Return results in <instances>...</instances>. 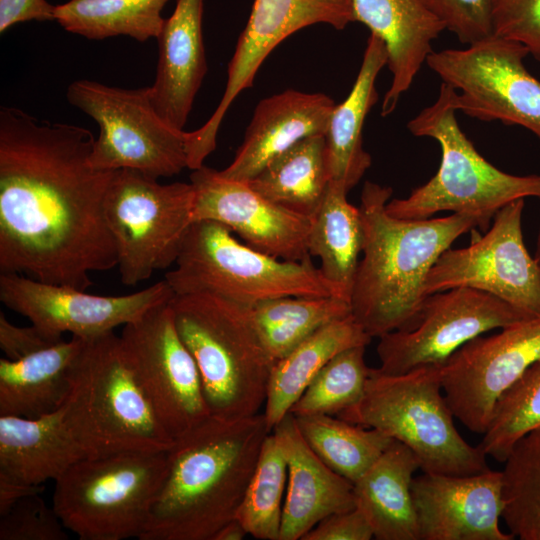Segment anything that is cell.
I'll return each mask as SVG.
<instances>
[{"mask_svg": "<svg viewBox=\"0 0 540 540\" xmlns=\"http://www.w3.org/2000/svg\"><path fill=\"white\" fill-rule=\"evenodd\" d=\"M85 455L63 419L62 407L26 418L0 416V475L26 484L56 481Z\"/></svg>", "mask_w": 540, "mask_h": 540, "instance_id": "d4e9b609", "label": "cell"}, {"mask_svg": "<svg viewBox=\"0 0 540 540\" xmlns=\"http://www.w3.org/2000/svg\"><path fill=\"white\" fill-rule=\"evenodd\" d=\"M66 97L99 127L89 156L93 168L133 169L157 179L187 168L185 131L159 116L149 87L123 89L77 80L68 86Z\"/></svg>", "mask_w": 540, "mask_h": 540, "instance_id": "8fae6325", "label": "cell"}, {"mask_svg": "<svg viewBox=\"0 0 540 540\" xmlns=\"http://www.w3.org/2000/svg\"><path fill=\"white\" fill-rule=\"evenodd\" d=\"M371 526L357 507L331 514L309 530L301 540H370Z\"/></svg>", "mask_w": 540, "mask_h": 540, "instance_id": "b9f144b4", "label": "cell"}, {"mask_svg": "<svg viewBox=\"0 0 540 540\" xmlns=\"http://www.w3.org/2000/svg\"><path fill=\"white\" fill-rule=\"evenodd\" d=\"M287 476L286 459L271 432L236 515L248 535L260 540L280 539Z\"/></svg>", "mask_w": 540, "mask_h": 540, "instance_id": "d590c367", "label": "cell"}, {"mask_svg": "<svg viewBox=\"0 0 540 540\" xmlns=\"http://www.w3.org/2000/svg\"><path fill=\"white\" fill-rule=\"evenodd\" d=\"M420 469L413 451L392 440L375 462L353 483L356 507L378 540H419L411 485Z\"/></svg>", "mask_w": 540, "mask_h": 540, "instance_id": "4316f807", "label": "cell"}, {"mask_svg": "<svg viewBox=\"0 0 540 540\" xmlns=\"http://www.w3.org/2000/svg\"><path fill=\"white\" fill-rule=\"evenodd\" d=\"M493 34L524 45L540 61V0H493Z\"/></svg>", "mask_w": 540, "mask_h": 540, "instance_id": "ab89813d", "label": "cell"}, {"mask_svg": "<svg viewBox=\"0 0 540 540\" xmlns=\"http://www.w3.org/2000/svg\"><path fill=\"white\" fill-rule=\"evenodd\" d=\"M55 6L46 0H0V33L27 21H52Z\"/></svg>", "mask_w": 540, "mask_h": 540, "instance_id": "ee69618b", "label": "cell"}, {"mask_svg": "<svg viewBox=\"0 0 540 540\" xmlns=\"http://www.w3.org/2000/svg\"><path fill=\"white\" fill-rule=\"evenodd\" d=\"M164 279L175 295L206 293L245 306L282 296H336L311 259L296 262L267 255L211 220L193 222L174 269Z\"/></svg>", "mask_w": 540, "mask_h": 540, "instance_id": "ba28073f", "label": "cell"}, {"mask_svg": "<svg viewBox=\"0 0 540 540\" xmlns=\"http://www.w3.org/2000/svg\"><path fill=\"white\" fill-rule=\"evenodd\" d=\"M524 200L503 207L488 231L466 247L444 251L425 281V294L469 287L494 295L529 317L540 315V268L524 244Z\"/></svg>", "mask_w": 540, "mask_h": 540, "instance_id": "9a60e30c", "label": "cell"}, {"mask_svg": "<svg viewBox=\"0 0 540 540\" xmlns=\"http://www.w3.org/2000/svg\"><path fill=\"white\" fill-rule=\"evenodd\" d=\"M167 470L168 450L85 457L55 481L52 506L80 540H140Z\"/></svg>", "mask_w": 540, "mask_h": 540, "instance_id": "9c48e42d", "label": "cell"}, {"mask_svg": "<svg viewBox=\"0 0 540 540\" xmlns=\"http://www.w3.org/2000/svg\"><path fill=\"white\" fill-rule=\"evenodd\" d=\"M43 490V485H26L0 475V515L6 513L20 499L41 494Z\"/></svg>", "mask_w": 540, "mask_h": 540, "instance_id": "f6af8a7d", "label": "cell"}, {"mask_svg": "<svg viewBox=\"0 0 540 540\" xmlns=\"http://www.w3.org/2000/svg\"><path fill=\"white\" fill-rule=\"evenodd\" d=\"M534 258L540 268V227H539L537 240H536V249H535Z\"/></svg>", "mask_w": 540, "mask_h": 540, "instance_id": "7dc6e473", "label": "cell"}, {"mask_svg": "<svg viewBox=\"0 0 540 540\" xmlns=\"http://www.w3.org/2000/svg\"><path fill=\"white\" fill-rule=\"evenodd\" d=\"M540 427V359L497 400L479 445L487 456L504 462L515 443Z\"/></svg>", "mask_w": 540, "mask_h": 540, "instance_id": "74e56055", "label": "cell"}, {"mask_svg": "<svg viewBox=\"0 0 540 540\" xmlns=\"http://www.w3.org/2000/svg\"><path fill=\"white\" fill-rule=\"evenodd\" d=\"M41 494L20 499L0 515V540H67L66 527Z\"/></svg>", "mask_w": 540, "mask_h": 540, "instance_id": "f35d334b", "label": "cell"}, {"mask_svg": "<svg viewBox=\"0 0 540 540\" xmlns=\"http://www.w3.org/2000/svg\"><path fill=\"white\" fill-rule=\"evenodd\" d=\"M190 183L194 189V222H219L250 247L282 260L311 259L307 242L312 218L285 209L247 182L226 178L204 165L192 170Z\"/></svg>", "mask_w": 540, "mask_h": 540, "instance_id": "d6986e66", "label": "cell"}, {"mask_svg": "<svg viewBox=\"0 0 540 540\" xmlns=\"http://www.w3.org/2000/svg\"><path fill=\"white\" fill-rule=\"evenodd\" d=\"M502 473V519L521 540H540V427L513 446Z\"/></svg>", "mask_w": 540, "mask_h": 540, "instance_id": "e575fe53", "label": "cell"}, {"mask_svg": "<svg viewBox=\"0 0 540 540\" xmlns=\"http://www.w3.org/2000/svg\"><path fill=\"white\" fill-rule=\"evenodd\" d=\"M271 432L263 413L210 416L176 439L140 540H213L236 518Z\"/></svg>", "mask_w": 540, "mask_h": 540, "instance_id": "7a4b0ae2", "label": "cell"}, {"mask_svg": "<svg viewBox=\"0 0 540 540\" xmlns=\"http://www.w3.org/2000/svg\"><path fill=\"white\" fill-rule=\"evenodd\" d=\"M366 346H355L335 355L313 378L292 405L294 416L333 415L355 405L363 396L370 368Z\"/></svg>", "mask_w": 540, "mask_h": 540, "instance_id": "8d00e7d4", "label": "cell"}, {"mask_svg": "<svg viewBox=\"0 0 540 540\" xmlns=\"http://www.w3.org/2000/svg\"><path fill=\"white\" fill-rule=\"evenodd\" d=\"M455 97L456 91L442 82L436 100L408 122L414 136L438 142L441 162L431 179L408 197L389 200L386 210L400 219H425L450 211L472 218L484 229L507 204L540 199V175H513L488 162L461 130Z\"/></svg>", "mask_w": 540, "mask_h": 540, "instance_id": "5b68a950", "label": "cell"}, {"mask_svg": "<svg viewBox=\"0 0 540 540\" xmlns=\"http://www.w3.org/2000/svg\"><path fill=\"white\" fill-rule=\"evenodd\" d=\"M354 21L351 0H255L228 64L226 88L219 105L205 124L186 132L188 164L198 168L214 151L225 113L240 92L253 85L258 69L276 46L314 24L342 30Z\"/></svg>", "mask_w": 540, "mask_h": 540, "instance_id": "e0dca14e", "label": "cell"}, {"mask_svg": "<svg viewBox=\"0 0 540 540\" xmlns=\"http://www.w3.org/2000/svg\"><path fill=\"white\" fill-rule=\"evenodd\" d=\"M392 188L366 181L359 206L362 258L350 298L354 319L373 337L407 327L426 298L424 285L439 256L477 226L464 215L425 219L391 216Z\"/></svg>", "mask_w": 540, "mask_h": 540, "instance_id": "3957f363", "label": "cell"}, {"mask_svg": "<svg viewBox=\"0 0 540 540\" xmlns=\"http://www.w3.org/2000/svg\"><path fill=\"white\" fill-rule=\"evenodd\" d=\"M62 410L85 457L167 451L175 443L158 421L114 331L83 339Z\"/></svg>", "mask_w": 540, "mask_h": 540, "instance_id": "277c9868", "label": "cell"}, {"mask_svg": "<svg viewBox=\"0 0 540 540\" xmlns=\"http://www.w3.org/2000/svg\"><path fill=\"white\" fill-rule=\"evenodd\" d=\"M248 535L242 523L234 518L226 523L214 536L213 540H242Z\"/></svg>", "mask_w": 540, "mask_h": 540, "instance_id": "bcb514c9", "label": "cell"}, {"mask_svg": "<svg viewBox=\"0 0 540 540\" xmlns=\"http://www.w3.org/2000/svg\"><path fill=\"white\" fill-rule=\"evenodd\" d=\"M83 338L72 336L19 360L0 359V416L37 418L59 410Z\"/></svg>", "mask_w": 540, "mask_h": 540, "instance_id": "83f0119b", "label": "cell"}, {"mask_svg": "<svg viewBox=\"0 0 540 540\" xmlns=\"http://www.w3.org/2000/svg\"><path fill=\"white\" fill-rule=\"evenodd\" d=\"M169 305L197 364L210 416L232 420L259 414L275 361L248 306L206 293L175 295Z\"/></svg>", "mask_w": 540, "mask_h": 540, "instance_id": "8992f818", "label": "cell"}, {"mask_svg": "<svg viewBox=\"0 0 540 540\" xmlns=\"http://www.w3.org/2000/svg\"><path fill=\"white\" fill-rule=\"evenodd\" d=\"M252 324L276 362L324 326L352 315L348 301L336 296H282L248 306Z\"/></svg>", "mask_w": 540, "mask_h": 540, "instance_id": "1f68e13d", "label": "cell"}, {"mask_svg": "<svg viewBox=\"0 0 540 540\" xmlns=\"http://www.w3.org/2000/svg\"><path fill=\"white\" fill-rule=\"evenodd\" d=\"M540 359V315L480 335L441 365L444 396L454 417L484 434L495 404Z\"/></svg>", "mask_w": 540, "mask_h": 540, "instance_id": "2e32d148", "label": "cell"}, {"mask_svg": "<svg viewBox=\"0 0 540 540\" xmlns=\"http://www.w3.org/2000/svg\"><path fill=\"white\" fill-rule=\"evenodd\" d=\"M337 417L403 443L425 473L467 476L490 469L481 447L467 443L455 427L441 365L397 375L370 368L362 398Z\"/></svg>", "mask_w": 540, "mask_h": 540, "instance_id": "52a82bcc", "label": "cell"}, {"mask_svg": "<svg viewBox=\"0 0 540 540\" xmlns=\"http://www.w3.org/2000/svg\"><path fill=\"white\" fill-rule=\"evenodd\" d=\"M169 0H69L56 5L55 20L68 32L101 40L129 36L139 42L159 36Z\"/></svg>", "mask_w": 540, "mask_h": 540, "instance_id": "d6a6232c", "label": "cell"}, {"mask_svg": "<svg viewBox=\"0 0 540 540\" xmlns=\"http://www.w3.org/2000/svg\"><path fill=\"white\" fill-rule=\"evenodd\" d=\"M355 21L378 36L387 50L392 79L381 115L391 114L446 29L428 0H351Z\"/></svg>", "mask_w": 540, "mask_h": 540, "instance_id": "603a6c76", "label": "cell"}, {"mask_svg": "<svg viewBox=\"0 0 540 540\" xmlns=\"http://www.w3.org/2000/svg\"><path fill=\"white\" fill-rule=\"evenodd\" d=\"M62 339L46 333L34 324L16 326L0 312V348L9 360H19Z\"/></svg>", "mask_w": 540, "mask_h": 540, "instance_id": "7bdbcfd3", "label": "cell"}, {"mask_svg": "<svg viewBox=\"0 0 540 540\" xmlns=\"http://www.w3.org/2000/svg\"><path fill=\"white\" fill-rule=\"evenodd\" d=\"M446 29L463 44L493 35V0H428Z\"/></svg>", "mask_w": 540, "mask_h": 540, "instance_id": "60d3db41", "label": "cell"}, {"mask_svg": "<svg viewBox=\"0 0 540 540\" xmlns=\"http://www.w3.org/2000/svg\"><path fill=\"white\" fill-rule=\"evenodd\" d=\"M193 207L191 183L160 184L137 170L114 171L104 209L124 285L135 286L175 264L194 222Z\"/></svg>", "mask_w": 540, "mask_h": 540, "instance_id": "30bf717a", "label": "cell"}, {"mask_svg": "<svg viewBox=\"0 0 540 540\" xmlns=\"http://www.w3.org/2000/svg\"><path fill=\"white\" fill-rule=\"evenodd\" d=\"M120 338L139 386L173 440L210 417L197 364L178 334L169 302L124 325Z\"/></svg>", "mask_w": 540, "mask_h": 540, "instance_id": "4fadbf2b", "label": "cell"}, {"mask_svg": "<svg viewBox=\"0 0 540 540\" xmlns=\"http://www.w3.org/2000/svg\"><path fill=\"white\" fill-rule=\"evenodd\" d=\"M202 14L203 0H176L157 37L159 59L149 86L152 104L169 126L181 131L207 71Z\"/></svg>", "mask_w": 540, "mask_h": 540, "instance_id": "cb8c5ba5", "label": "cell"}, {"mask_svg": "<svg viewBox=\"0 0 540 540\" xmlns=\"http://www.w3.org/2000/svg\"><path fill=\"white\" fill-rule=\"evenodd\" d=\"M303 438L333 471L354 483L392 442L384 433L333 415L295 416Z\"/></svg>", "mask_w": 540, "mask_h": 540, "instance_id": "836d02e7", "label": "cell"}, {"mask_svg": "<svg viewBox=\"0 0 540 540\" xmlns=\"http://www.w3.org/2000/svg\"><path fill=\"white\" fill-rule=\"evenodd\" d=\"M528 54L493 34L463 49L433 51L426 64L456 91L459 112L522 126L540 139V81L524 65Z\"/></svg>", "mask_w": 540, "mask_h": 540, "instance_id": "7c38bea8", "label": "cell"}, {"mask_svg": "<svg viewBox=\"0 0 540 540\" xmlns=\"http://www.w3.org/2000/svg\"><path fill=\"white\" fill-rule=\"evenodd\" d=\"M387 60L385 44L370 34L352 89L333 109L324 134L329 182L347 192L361 180L372 162L363 148L362 132L369 111L378 101L376 79Z\"/></svg>", "mask_w": 540, "mask_h": 540, "instance_id": "484cf974", "label": "cell"}, {"mask_svg": "<svg viewBox=\"0 0 540 540\" xmlns=\"http://www.w3.org/2000/svg\"><path fill=\"white\" fill-rule=\"evenodd\" d=\"M335 102L323 93L285 90L256 106L233 161L220 173L248 182L271 160L299 141L324 135Z\"/></svg>", "mask_w": 540, "mask_h": 540, "instance_id": "7402d4cb", "label": "cell"}, {"mask_svg": "<svg viewBox=\"0 0 540 540\" xmlns=\"http://www.w3.org/2000/svg\"><path fill=\"white\" fill-rule=\"evenodd\" d=\"M526 318L504 300L469 287L429 294L411 324L379 337L378 369L397 375L442 365L470 340Z\"/></svg>", "mask_w": 540, "mask_h": 540, "instance_id": "5bb4252c", "label": "cell"}, {"mask_svg": "<svg viewBox=\"0 0 540 540\" xmlns=\"http://www.w3.org/2000/svg\"><path fill=\"white\" fill-rule=\"evenodd\" d=\"M174 296L165 279L132 294L102 296L23 274L0 275L1 302L58 338L66 332L88 339L114 331L151 308L170 302Z\"/></svg>", "mask_w": 540, "mask_h": 540, "instance_id": "ac0fdd59", "label": "cell"}, {"mask_svg": "<svg viewBox=\"0 0 540 540\" xmlns=\"http://www.w3.org/2000/svg\"><path fill=\"white\" fill-rule=\"evenodd\" d=\"M92 133L0 109V271L86 290L118 265L104 201L114 171L89 163Z\"/></svg>", "mask_w": 540, "mask_h": 540, "instance_id": "6da1fadb", "label": "cell"}, {"mask_svg": "<svg viewBox=\"0 0 540 540\" xmlns=\"http://www.w3.org/2000/svg\"><path fill=\"white\" fill-rule=\"evenodd\" d=\"M247 183L271 202L312 218L329 184L324 135L299 141Z\"/></svg>", "mask_w": 540, "mask_h": 540, "instance_id": "4dcf8cb0", "label": "cell"}, {"mask_svg": "<svg viewBox=\"0 0 540 540\" xmlns=\"http://www.w3.org/2000/svg\"><path fill=\"white\" fill-rule=\"evenodd\" d=\"M419 540H512L501 530L502 473H425L411 485Z\"/></svg>", "mask_w": 540, "mask_h": 540, "instance_id": "ffe728a7", "label": "cell"}, {"mask_svg": "<svg viewBox=\"0 0 540 540\" xmlns=\"http://www.w3.org/2000/svg\"><path fill=\"white\" fill-rule=\"evenodd\" d=\"M272 433L288 471L279 540H301L327 516L356 507L353 483L313 452L293 414L287 413Z\"/></svg>", "mask_w": 540, "mask_h": 540, "instance_id": "44dd1931", "label": "cell"}, {"mask_svg": "<svg viewBox=\"0 0 540 540\" xmlns=\"http://www.w3.org/2000/svg\"><path fill=\"white\" fill-rule=\"evenodd\" d=\"M368 335L353 315L336 320L276 361L270 375L264 416L272 430L289 413L317 373L338 353L367 346Z\"/></svg>", "mask_w": 540, "mask_h": 540, "instance_id": "f1b7e54d", "label": "cell"}, {"mask_svg": "<svg viewBox=\"0 0 540 540\" xmlns=\"http://www.w3.org/2000/svg\"><path fill=\"white\" fill-rule=\"evenodd\" d=\"M348 192L329 182L311 220L308 252L320 260V271L335 295L350 303L362 254L363 225L359 207L347 200Z\"/></svg>", "mask_w": 540, "mask_h": 540, "instance_id": "f546056e", "label": "cell"}]
</instances>
